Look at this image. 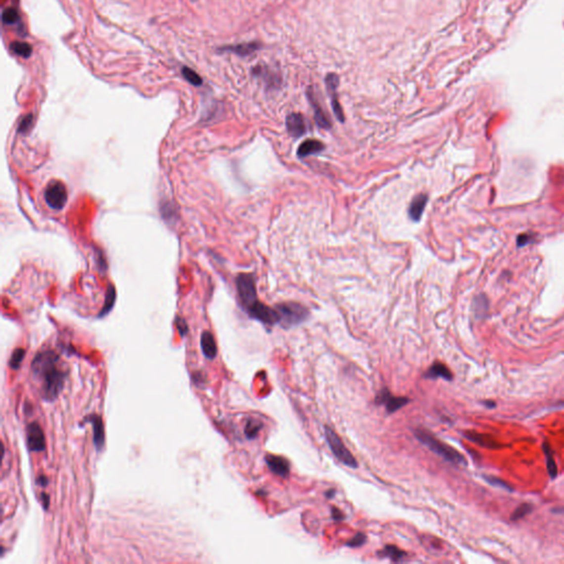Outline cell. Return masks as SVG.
Here are the masks:
<instances>
[{
  "instance_id": "cell-1",
  "label": "cell",
  "mask_w": 564,
  "mask_h": 564,
  "mask_svg": "<svg viewBox=\"0 0 564 564\" xmlns=\"http://www.w3.org/2000/svg\"><path fill=\"white\" fill-rule=\"evenodd\" d=\"M33 379L39 383L41 397L54 401L64 387L67 372L62 368L60 357L52 351L38 353L31 363Z\"/></svg>"
},
{
  "instance_id": "cell-2",
  "label": "cell",
  "mask_w": 564,
  "mask_h": 564,
  "mask_svg": "<svg viewBox=\"0 0 564 564\" xmlns=\"http://www.w3.org/2000/svg\"><path fill=\"white\" fill-rule=\"evenodd\" d=\"M415 435L420 443H422L431 452H433L434 454L440 456V458H442L444 461L458 466L468 465V462H466L465 458L460 453V452L453 449V447H451L450 445L443 443V442H441L439 439H436V437H434L433 435H431L429 432L421 429H417L415 430Z\"/></svg>"
},
{
  "instance_id": "cell-3",
  "label": "cell",
  "mask_w": 564,
  "mask_h": 564,
  "mask_svg": "<svg viewBox=\"0 0 564 564\" xmlns=\"http://www.w3.org/2000/svg\"><path fill=\"white\" fill-rule=\"evenodd\" d=\"M278 311L280 322L282 328L289 329L299 325L309 318V310L305 306L295 302H286L277 304L276 308Z\"/></svg>"
},
{
  "instance_id": "cell-4",
  "label": "cell",
  "mask_w": 564,
  "mask_h": 564,
  "mask_svg": "<svg viewBox=\"0 0 564 564\" xmlns=\"http://www.w3.org/2000/svg\"><path fill=\"white\" fill-rule=\"evenodd\" d=\"M324 436L325 440H327L329 447L330 449V452H332L335 458L341 462L342 464L346 465L351 469L358 468L357 461L355 460L353 454L348 451L347 447L343 443L341 437L336 434V432H335L332 427H329L328 425L324 426Z\"/></svg>"
},
{
  "instance_id": "cell-5",
  "label": "cell",
  "mask_w": 564,
  "mask_h": 564,
  "mask_svg": "<svg viewBox=\"0 0 564 564\" xmlns=\"http://www.w3.org/2000/svg\"><path fill=\"white\" fill-rule=\"evenodd\" d=\"M236 286L240 303L245 311L258 301V298H257L256 281L254 276L251 274L238 275L236 278Z\"/></svg>"
},
{
  "instance_id": "cell-6",
  "label": "cell",
  "mask_w": 564,
  "mask_h": 564,
  "mask_svg": "<svg viewBox=\"0 0 564 564\" xmlns=\"http://www.w3.org/2000/svg\"><path fill=\"white\" fill-rule=\"evenodd\" d=\"M45 198L47 206L52 210H62L67 202V192L64 184L59 181L51 182L45 192Z\"/></svg>"
},
{
  "instance_id": "cell-7",
  "label": "cell",
  "mask_w": 564,
  "mask_h": 564,
  "mask_svg": "<svg viewBox=\"0 0 564 564\" xmlns=\"http://www.w3.org/2000/svg\"><path fill=\"white\" fill-rule=\"evenodd\" d=\"M246 312L251 319H255L257 321H259V322H261L262 324L269 325V327H272V325L275 324H279L280 322L278 311L276 309L269 308V306H267L266 304L260 302L259 300L257 301L255 304H252L250 308H248L246 310Z\"/></svg>"
},
{
  "instance_id": "cell-8",
  "label": "cell",
  "mask_w": 564,
  "mask_h": 564,
  "mask_svg": "<svg viewBox=\"0 0 564 564\" xmlns=\"http://www.w3.org/2000/svg\"><path fill=\"white\" fill-rule=\"evenodd\" d=\"M409 398L406 397H395L389 392L388 389L383 388L380 392L376 396V403L377 405L385 406L388 413H393L398 411L401 408L405 407L408 402H409Z\"/></svg>"
},
{
  "instance_id": "cell-9",
  "label": "cell",
  "mask_w": 564,
  "mask_h": 564,
  "mask_svg": "<svg viewBox=\"0 0 564 564\" xmlns=\"http://www.w3.org/2000/svg\"><path fill=\"white\" fill-rule=\"evenodd\" d=\"M27 444L28 449L32 452L46 450V437L38 422H32L27 426Z\"/></svg>"
},
{
  "instance_id": "cell-10",
  "label": "cell",
  "mask_w": 564,
  "mask_h": 564,
  "mask_svg": "<svg viewBox=\"0 0 564 564\" xmlns=\"http://www.w3.org/2000/svg\"><path fill=\"white\" fill-rule=\"evenodd\" d=\"M325 83H327L328 92L330 96V101H332V108L334 111V115L336 116L337 120L343 123L345 117H344L342 106H341V104H339L338 98H337V92H336L338 84H339L338 76L336 74H329L327 76V79H325Z\"/></svg>"
},
{
  "instance_id": "cell-11",
  "label": "cell",
  "mask_w": 564,
  "mask_h": 564,
  "mask_svg": "<svg viewBox=\"0 0 564 564\" xmlns=\"http://www.w3.org/2000/svg\"><path fill=\"white\" fill-rule=\"evenodd\" d=\"M266 463L268 465V469L277 476H280L282 478L288 477L290 473V463L289 461L278 455L269 454L266 456Z\"/></svg>"
},
{
  "instance_id": "cell-12",
  "label": "cell",
  "mask_w": 564,
  "mask_h": 564,
  "mask_svg": "<svg viewBox=\"0 0 564 564\" xmlns=\"http://www.w3.org/2000/svg\"><path fill=\"white\" fill-rule=\"evenodd\" d=\"M286 130L289 135L293 138H300L306 133V123L304 117L301 114L293 113L290 114L285 119Z\"/></svg>"
},
{
  "instance_id": "cell-13",
  "label": "cell",
  "mask_w": 564,
  "mask_h": 564,
  "mask_svg": "<svg viewBox=\"0 0 564 564\" xmlns=\"http://www.w3.org/2000/svg\"><path fill=\"white\" fill-rule=\"evenodd\" d=\"M308 98L310 100L311 105L313 107V110H314V119H315V123L318 124V126L320 128H323V129H329L330 128V121L328 117V115L325 114V111L323 110L322 106L320 105L319 100L317 99V97L314 95V92L312 90H309L308 92Z\"/></svg>"
},
{
  "instance_id": "cell-14",
  "label": "cell",
  "mask_w": 564,
  "mask_h": 564,
  "mask_svg": "<svg viewBox=\"0 0 564 564\" xmlns=\"http://www.w3.org/2000/svg\"><path fill=\"white\" fill-rule=\"evenodd\" d=\"M92 424H93V431H94V444L95 447L98 451H101L105 444V432H104V424L101 421L100 417L97 415H92L87 418Z\"/></svg>"
},
{
  "instance_id": "cell-15",
  "label": "cell",
  "mask_w": 564,
  "mask_h": 564,
  "mask_svg": "<svg viewBox=\"0 0 564 564\" xmlns=\"http://www.w3.org/2000/svg\"><path fill=\"white\" fill-rule=\"evenodd\" d=\"M324 149H325L324 143L321 142V141L315 139H308L300 144L298 151H296V154H298L299 158L302 159L309 157V155H313L322 152Z\"/></svg>"
},
{
  "instance_id": "cell-16",
  "label": "cell",
  "mask_w": 564,
  "mask_h": 564,
  "mask_svg": "<svg viewBox=\"0 0 564 564\" xmlns=\"http://www.w3.org/2000/svg\"><path fill=\"white\" fill-rule=\"evenodd\" d=\"M254 74L261 77V79L265 81L267 87H269V89H277L281 82L278 74L267 66L258 65L257 67H255Z\"/></svg>"
},
{
  "instance_id": "cell-17",
  "label": "cell",
  "mask_w": 564,
  "mask_h": 564,
  "mask_svg": "<svg viewBox=\"0 0 564 564\" xmlns=\"http://www.w3.org/2000/svg\"><path fill=\"white\" fill-rule=\"evenodd\" d=\"M426 203H427V196L425 194H419V195H417L415 196V198H413L412 202L410 203L409 210H408L409 217L413 222H419L421 220V216L423 212H424Z\"/></svg>"
},
{
  "instance_id": "cell-18",
  "label": "cell",
  "mask_w": 564,
  "mask_h": 564,
  "mask_svg": "<svg viewBox=\"0 0 564 564\" xmlns=\"http://www.w3.org/2000/svg\"><path fill=\"white\" fill-rule=\"evenodd\" d=\"M201 348L202 352L207 359L213 361L217 355V346L215 338H214L213 334L208 330L203 332L201 335Z\"/></svg>"
},
{
  "instance_id": "cell-19",
  "label": "cell",
  "mask_w": 564,
  "mask_h": 564,
  "mask_svg": "<svg viewBox=\"0 0 564 564\" xmlns=\"http://www.w3.org/2000/svg\"><path fill=\"white\" fill-rule=\"evenodd\" d=\"M425 378L429 379H436V378H443L445 380H452L453 375L449 368H447L444 364L440 362H435L432 366L427 369L424 374Z\"/></svg>"
},
{
  "instance_id": "cell-20",
  "label": "cell",
  "mask_w": 564,
  "mask_h": 564,
  "mask_svg": "<svg viewBox=\"0 0 564 564\" xmlns=\"http://www.w3.org/2000/svg\"><path fill=\"white\" fill-rule=\"evenodd\" d=\"M260 48V45L258 42H247V43H240V45H236L233 47H223L222 51H227L235 53L237 55L240 56H248L255 53L257 50Z\"/></svg>"
},
{
  "instance_id": "cell-21",
  "label": "cell",
  "mask_w": 564,
  "mask_h": 564,
  "mask_svg": "<svg viewBox=\"0 0 564 564\" xmlns=\"http://www.w3.org/2000/svg\"><path fill=\"white\" fill-rule=\"evenodd\" d=\"M465 436L468 437L469 440H470L471 442H474V443L478 444L480 446H484V447H488V449H496V447L500 446L499 444L496 443L493 439H490V437H488L487 435L476 433V432H469V433H465Z\"/></svg>"
},
{
  "instance_id": "cell-22",
  "label": "cell",
  "mask_w": 564,
  "mask_h": 564,
  "mask_svg": "<svg viewBox=\"0 0 564 564\" xmlns=\"http://www.w3.org/2000/svg\"><path fill=\"white\" fill-rule=\"evenodd\" d=\"M379 556L390 559L393 562H399L407 557V554L405 551H402L401 549L397 548L396 546H386L381 551H379Z\"/></svg>"
},
{
  "instance_id": "cell-23",
  "label": "cell",
  "mask_w": 564,
  "mask_h": 564,
  "mask_svg": "<svg viewBox=\"0 0 564 564\" xmlns=\"http://www.w3.org/2000/svg\"><path fill=\"white\" fill-rule=\"evenodd\" d=\"M543 452H544V454H546L548 473H549V475H550V477L552 479H554L558 475V469H557L556 461H554V459H553V453L551 451V447H550V445H549L548 442H544L543 443Z\"/></svg>"
},
{
  "instance_id": "cell-24",
  "label": "cell",
  "mask_w": 564,
  "mask_h": 564,
  "mask_svg": "<svg viewBox=\"0 0 564 564\" xmlns=\"http://www.w3.org/2000/svg\"><path fill=\"white\" fill-rule=\"evenodd\" d=\"M115 301H116V290L113 285H109L108 289H107L105 303H104L103 309H101L100 313H99V318L105 317L106 314H108L110 312L111 309L114 308Z\"/></svg>"
},
{
  "instance_id": "cell-25",
  "label": "cell",
  "mask_w": 564,
  "mask_h": 564,
  "mask_svg": "<svg viewBox=\"0 0 564 564\" xmlns=\"http://www.w3.org/2000/svg\"><path fill=\"white\" fill-rule=\"evenodd\" d=\"M10 50L16 55L27 59V57L31 55L32 47L26 42H13L10 46Z\"/></svg>"
},
{
  "instance_id": "cell-26",
  "label": "cell",
  "mask_w": 564,
  "mask_h": 564,
  "mask_svg": "<svg viewBox=\"0 0 564 564\" xmlns=\"http://www.w3.org/2000/svg\"><path fill=\"white\" fill-rule=\"evenodd\" d=\"M262 427L261 422L257 421L255 419H249L246 423V426H245V434L248 437V439H255V437L258 435L260 429Z\"/></svg>"
},
{
  "instance_id": "cell-27",
  "label": "cell",
  "mask_w": 564,
  "mask_h": 564,
  "mask_svg": "<svg viewBox=\"0 0 564 564\" xmlns=\"http://www.w3.org/2000/svg\"><path fill=\"white\" fill-rule=\"evenodd\" d=\"M182 75L184 79H186L189 84H192L194 86H201L202 85V79L201 76L197 74L196 72H194L192 69H189L188 66H183L182 67Z\"/></svg>"
},
{
  "instance_id": "cell-28",
  "label": "cell",
  "mask_w": 564,
  "mask_h": 564,
  "mask_svg": "<svg viewBox=\"0 0 564 564\" xmlns=\"http://www.w3.org/2000/svg\"><path fill=\"white\" fill-rule=\"evenodd\" d=\"M532 508L533 506L531 504H527V503L521 504L518 508H516V510H515L510 519H512L513 521H518V520L522 519L523 517H526L528 514L531 513Z\"/></svg>"
},
{
  "instance_id": "cell-29",
  "label": "cell",
  "mask_w": 564,
  "mask_h": 564,
  "mask_svg": "<svg viewBox=\"0 0 564 564\" xmlns=\"http://www.w3.org/2000/svg\"><path fill=\"white\" fill-rule=\"evenodd\" d=\"M474 308H475L474 311H475L476 318H478V319L484 318L486 312H487V302H486V298H484V296L476 298Z\"/></svg>"
},
{
  "instance_id": "cell-30",
  "label": "cell",
  "mask_w": 564,
  "mask_h": 564,
  "mask_svg": "<svg viewBox=\"0 0 564 564\" xmlns=\"http://www.w3.org/2000/svg\"><path fill=\"white\" fill-rule=\"evenodd\" d=\"M24 349L22 348H17L16 351L12 353V356L10 358V362H9V365H10V367L12 369H19L21 365V362L23 361L24 358Z\"/></svg>"
},
{
  "instance_id": "cell-31",
  "label": "cell",
  "mask_w": 564,
  "mask_h": 564,
  "mask_svg": "<svg viewBox=\"0 0 564 564\" xmlns=\"http://www.w3.org/2000/svg\"><path fill=\"white\" fill-rule=\"evenodd\" d=\"M484 479L488 484H490L492 486H495V487H499L502 489L508 490V492H513V488L510 487L509 484L506 483L505 480H503V479L495 477V476H484Z\"/></svg>"
},
{
  "instance_id": "cell-32",
  "label": "cell",
  "mask_w": 564,
  "mask_h": 564,
  "mask_svg": "<svg viewBox=\"0 0 564 564\" xmlns=\"http://www.w3.org/2000/svg\"><path fill=\"white\" fill-rule=\"evenodd\" d=\"M19 20L18 12L12 8H8L2 12V22L4 24H14Z\"/></svg>"
},
{
  "instance_id": "cell-33",
  "label": "cell",
  "mask_w": 564,
  "mask_h": 564,
  "mask_svg": "<svg viewBox=\"0 0 564 564\" xmlns=\"http://www.w3.org/2000/svg\"><path fill=\"white\" fill-rule=\"evenodd\" d=\"M32 124H33V116H32V114H29L26 116V117H23L21 119L20 124H19V127H18V133L19 134H26L27 131L32 127Z\"/></svg>"
},
{
  "instance_id": "cell-34",
  "label": "cell",
  "mask_w": 564,
  "mask_h": 564,
  "mask_svg": "<svg viewBox=\"0 0 564 564\" xmlns=\"http://www.w3.org/2000/svg\"><path fill=\"white\" fill-rule=\"evenodd\" d=\"M365 542H366V534L363 532H358L356 536L352 538L351 540L346 543V546L349 548H358L362 547Z\"/></svg>"
},
{
  "instance_id": "cell-35",
  "label": "cell",
  "mask_w": 564,
  "mask_h": 564,
  "mask_svg": "<svg viewBox=\"0 0 564 564\" xmlns=\"http://www.w3.org/2000/svg\"><path fill=\"white\" fill-rule=\"evenodd\" d=\"M176 324H177L180 334H181V336H184V335L188 334V324H187L186 321L181 318H177L176 319Z\"/></svg>"
},
{
  "instance_id": "cell-36",
  "label": "cell",
  "mask_w": 564,
  "mask_h": 564,
  "mask_svg": "<svg viewBox=\"0 0 564 564\" xmlns=\"http://www.w3.org/2000/svg\"><path fill=\"white\" fill-rule=\"evenodd\" d=\"M332 518H333V520H335V521H343V520L345 519V516L341 510L335 508V507H332Z\"/></svg>"
},
{
  "instance_id": "cell-37",
  "label": "cell",
  "mask_w": 564,
  "mask_h": 564,
  "mask_svg": "<svg viewBox=\"0 0 564 564\" xmlns=\"http://www.w3.org/2000/svg\"><path fill=\"white\" fill-rule=\"evenodd\" d=\"M41 499H42L43 506H45V504H46V509H47V508L48 507V502H50V497H48V496H47V494L43 493L42 496H41Z\"/></svg>"
},
{
  "instance_id": "cell-38",
  "label": "cell",
  "mask_w": 564,
  "mask_h": 564,
  "mask_svg": "<svg viewBox=\"0 0 564 564\" xmlns=\"http://www.w3.org/2000/svg\"><path fill=\"white\" fill-rule=\"evenodd\" d=\"M37 482L39 483V485H40V486H47V482H48V480L47 479L46 476H40V477H39V478H38Z\"/></svg>"
},
{
  "instance_id": "cell-39",
  "label": "cell",
  "mask_w": 564,
  "mask_h": 564,
  "mask_svg": "<svg viewBox=\"0 0 564 564\" xmlns=\"http://www.w3.org/2000/svg\"><path fill=\"white\" fill-rule=\"evenodd\" d=\"M483 403L487 408H495V402L494 401H484Z\"/></svg>"
}]
</instances>
